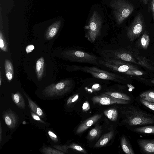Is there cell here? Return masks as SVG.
Returning a JSON list of instances; mask_svg holds the SVG:
<instances>
[{
    "label": "cell",
    "instance_id": "d6986e66",
    "mask_svg": "<svg viewBox=\"0 0 154 154\" xmlns=\"http://www.w3.org/2000/svg\"><path fill=\"white\" fill-rule=\"evenodd\" d=\"M121 146L123 151L126 154H134V153L126 137L123 136L121 139Z\"/></svg>",
    "mask_w": 154,
    "mask_h": 154
},
{
    "label": "cell",
    "instance_id": "7a4b0ae2",
    "mask_svg": "<svg viewBox=\"0 0 154 154\" xmlns=\"http://www.w3.org/2000/svg\"><path fill=\"white\" fill-rule=\"evenodd\" d=\"M117 23L120 25L133 12L134 8L125 0H113L110 3Z\"/></svg>",
    "mask_w": 154,
    "mask_h": 154
},
{
    "label": "cell",
    "instance_id": "44dd1931",
    "mask_svg": "<svg viewBox=\"0 0 154 154\" xmlns=\"http://www.w3.org/2000/svg\"><path fill=\"white\" fill-rule=\"evenodd\" d=\"M133 131L137 133L154 134V126H146L134 128Z\"/></svg>",
    "mask_w": 154,
    "mask_h": 154
},
{
    "label": "cell",
    "instance_id": "5bb4252c",
    "mask_svg": "<svg viewBox=\"0 0 154 154\" xmlns=\"http://www.w3.org/2000/svg\"><path fill=\"white\" fill-rule=\"evenodd\" d=\"M113 132L111 131L103 135L94 146V148L103 147L107 144L112 138Z\"/></svg>",
    "mask_w": 154,
    "mask_h": 154
},
{
    "label": "cell",
    "instance_id": "b9f144b4",
    "mask_svg": "<svg viewBox=\"0 0 154 154\" xmlns=\"http://www.w3.org/2000/svg\"><path fill=\"white\" fill-rule=\"evenodd\" d=\"M151 82L153 84H154V80H152L151 81Z\"/></svg>",
    "mask_w": 154,
    "mask_h": 154
},
{
    "label": "cell",
    "instance_id": "d4e9b609",
    "mask_svg": "<svg viewBox=\"0 0 154 154\" xmlns=\"http://www.w3.org/2000/svg\"><path fill=\"white\" fill-rule=\"evenodd\" d=\"M149 36L146 33H144L140 39V46L144 49H146L149 45Z\"/></svg>",
    "mask_w": 154,
    "mask_h": 154
},
{
    "label": "cell",
    "instance_id": "603a6c76",
    "mask_svg": "<svg viewBox=\"0 0 154 154\" xmlns=\"http://www.w3.org/2000/svg\"><path fill=\"white\" fill-rule=\"evenodd\" d=\"M104 94L109 95L114 98L119 99L130 100L131 98L127 95L117 92H107Z\"/></svg>",
    "mask_w": 154,
    "mask_h": 154
},
{
    "label": "cell",
    "instance_id": "836d02e7",
    "mask_svg": "<svg viewBox=\"0 0 154 154\" xmlns=\"http://www.w3.org/2000/svg\"><path fill=\"white\" fill-rule=\"evenodd\" d=\"M90 109V105L88 101H86L83 103L82 106V110L83 112L88 111Z\"/></svg>",
    "mask_w": 154,
    "mask_h": 154
},
{
    "label": "cell",
    "instance_id": "f1b7e54d",
    "mask_svg": "<svg viewBox=\"0 0 154 154\" xmlns=\"http://www.w3.org/2000/svg\"><path fill=\"white\" fill-rule=\"evenodd\" d=\"M140 101L143 105L152 110L154 111V102H149L141 98L140 99Z\"/></svg>",
    "mask_w": 154,
    "mask_h": 154
},
{
    "label": "cell",
    "instance_id": "30bf717a",
    "mask_svg": "<svg viewBox=\"0 0 154 154\" xmlns=\"http://www.w3.org/2000/svg\"><path fill=\"white\" fill-rule=\"evenodd\" d=\"M3 117L9 128L13 129L17 125L19 120L18 116L11 109H8L5 111L3 114Z\"/></svg>",
    "mask_w": 154,
    "mask_h": 154
},
{
    "label": "cell",
    "instance_id": "3957f363",
    "mask_svg": "<svg viewBox=\"0 0 154 154\" xmlns=\"http://www.w3.org/2000/svg\"><path fill=\"white\" fill-rule=\"evenodd\" d=\"M102 21L96 11H94L85 27V37L91 43H94L100 33Z\"/></svg>",
    "mask_w": 154,
    "mask_h": 154
},
{
    "label": "cell",
    "instance_id": "ba28073f",
    "mask_svg": "<svg viewBox=\"0 0 154 154\" xmlns=\"http://www.w3.org/2000/svg\"><path fill=\"white\" fill-rule=\"evenodd\" d=\"M102 54L106 58L118 60L125 62H135L130 54L122 50H105L103 51Z\"/></svg>",
    "mask_w": 154,
    "mask_h": 154
},
{
    "label": "cell",
    "instance_id": "9a60e30c",
    "mask_svg": "<svg viewBox=\"0 0 154 154\" xmlns=\"http://www.w3.org/2000/svg\"><path fill=\"white\" fill-rule=\"evenodd\" d=\"M45 60L43 57H40L36 62L35 71L37 78L40 80L43 76L45 65Z\"/></svg>",
    "mask_w": 154,
    "mask_h": 154
},
{
    "label": "cell",
    "instance_id": "ffe728a7",
    "mask_svg": "<svg viewBox=\"0 0 154 154\" xmlns=\"http://www.w3.org/2000/svg\"><path fill=\"white\" fill-rule=\"evenodd\" d=\"M105 115L110 121H116L117 119L118 113L117 110L114 108H110L103 112Z\"/></svg>",
    "mask_w": 154,
    "mask_h": 154
},
{
    "label": "cell",
    "instance_id": "e0dca14e",
    "mask_svg": "<svg viewBox=\"0 0 154 154\" xmlns=\"http://www.w3.org/2000/svg\"><path fill=\"white\" fill-rule=\"evenodd\" d=\"M5 68L7 78L9 81L11 80L14 76V71L13 65L9 60H5Z\"/></svg>",
    "mask_w": 154,
    "mask_h": 154
},
{
    "label": "cell",
    "instance_id": "7402d4cb",
    "mask_svg": "<svg viewBox=\"0 0 154 154\" xmlns=\"http://www.w3.org/2000/svg\"><path fill=\"white\" fill-rule=\"evenodd\" d=\"M100 126H97L92 129L89 132L87 138L89 140H93L97 138L101 133Z\"/></svg>",
    "mask_w": 154,
    "mask_h": 154
},
{
    "label": "cell",
    "instance_id": "6da1fadb",
    "mask_svg": "<svg viewBox=\"0 0 154 154\" xmlns=\"http://www.w3.org/2000/svg\"><path fill=\"white\" fill-rule=\"evenodd\" d=\"M124 122L131 126L154 124V115L131 106L124 111Z\"/></svg>",
    "mask_w": 154,
    "mask_h": 154
},
{
    "label": "cell",
    "instance_id": "4fadbf2b",
    "mask_svg": "<svg viewBox=\"0 0 154 154\" xmlns=\"http://www.w3.org/2000/svg\"><path fill=\"white\" fill-rule=\"evenodd\" d=\"M61 24L60 20L57 21L48 28L45 35L46 39L50 40L54 37L58 32Z\"/></svg>",
    "mask_w": 154,
    "mask_h": 154
},
{
    "label": "cell",
    "instance_id": "4dcf8cb0",
    "mask_svg": "<svg viewBox=\"0 0 154 154\" xmlns=\"http://www.w3.org/2000/svg\"><path fill=\"white\" fill-rule=\"evenodd\" d=\"M126 74L130 75L138 76L143 75V73L140 71L135 69L129 70L126 73Z\"/></svg>",
    "mask_w": 154,
    "mask_h": 154
},
{
    "label": "cell",
    "instance_id": "ab89813d",
    "mask_svg": "<svg viewBox=\"0 0 154 154\" xmlns=\"http://www.w3.org/2000/svg\"><path fill=\"white\" fill-rule=\"evenodd\" d=\"M143 3L146 5L147 4L148 1V0H142Z\"/></svg>",
    "mask_w": 154,
    "mask_h": 154
},
{
    "label": "cell",
    "instance_id": "277c9868",
    "mask_svg": "<svg viewBox=\"0 0 154 154\" xmlns=\"http://www.w3.org/2000/svg\"><path fill=\"white\" fill-rule=\"evenodd\" d=\"M72 67V71H82L91 74L93 77L97 79L116 82L119 81V79H121V77L119 75L95 67L75 65Z\"/></svg>",
    "mask_w": 154,
    "mask_h": 154
},
{
    "label": "cell",
    "instance_id": "4316f807",
    "mask_svg": "<svg viewBox=\"0 0 154 154\" xmlns=\"http://www.w3.org/2000/svg\"><path fill=\"white\" fill-rule=\"evenodd\" d=\"M0 48L4 51H8L7 45L1 31L0 32Z\"/></svg>",
    "mask_w": 154,
    "mask_h": 154
},
{
    "label": "cell",
    "instance_id": "ac0fdd59",
    "mask_svg": "<svg viewBox=\"0 0 154 154\" xmlns=\"http://www.w3.org/2000/svg\"><path fill=\"white\" fill-rule=\"evenodd\" d=\"M25 95L27 99L29 107L32 110L39 116L43 117L44 115L42 109L26 94H25Z\"/></svg>",
    "mask_w": 154,
    "mask_h": 154
},
{
    "label": "cell",
    "instance_id": "2e32d148",
    "mask_svg": "<svg viewBox=\"0 0 154 154\" xmlns=\"http://www.w3.org/2000/svg\"><path fill=\"white\" fill-rule=\"evenodd\" d=\"M11 96L13 100L17 106L22 109L25 108L24 100L20 92H17L15 94L12 93Z\"/></svg>",
    "mask_w": 154,
    "mask_h": 154
},
{
    "label": "cell",
    "instance_id": "7c38bea8",
    "mask_svg": "<svg viewBox=\"0 0 154 154\" xmlns=\"http://www.w3.org/2000/svg\"><path fill=\"white\" fill-rule=\"evenodd\" d=\"M137 143L140 149L147 154H154V139H139Z\"/></svg>",
    "mask_w": 154,
    "mask_h": 154
},
{
    "label": "cell",
    "instance_id": "52a82bcc",
    "mask_svg": "<svg viewBox=\"0 0 154 154\" xmlns=\"http://www.w3.org/2000/svg\"><path fill=\"white\" fill-rule=\"evenodd\" d=\"M144 29L143 17L141 14H138L127 29V35L129 40L134 41L140 35Z\"/></svg>",
    "mask_w": 154,
    "mask_h": 154
},
{
    "label": "cell",
    "instance_id": "74e56055",
    "mask_svg": "<svg viewBox=\"0 0 154 154\" xmlns=\"http://www.w3.org/2000/svg\"><path fill=\"white\" fill-rule=\"evenodd\" d=\"M150 8L154 20V0H151Z\"/></svg>",
    "mask_w": 154,
    "mask_h": 154
},
{
    "label": "cell",
    "instance_id": "d590c367",
    "mask_svg": "<svg viewBox=\"0 0 154 154\" xmlns=\"http://www.w3.org/2000/svg\"><path fill=\"white\" fill-rule=\"evenodd\" d=\"M35 47L33 45H30L27 46L26 48V53L28 54L31 52L34 49Z\"/></svg>",
    "mask_w": 154,
    "mask_h": 154
},
{
    "label": "cell",
    "instance_id": "8992f818",
    "mask_svg": "<svg viewBox=\"0 0 154 154\" xmlns=\"http://www.w3.org/2000/svg\"><path fill=\"white\" fill-rule=\"evenodd\" d=\"M63 54L67 59L72 62L98 64L96 56L81 51L70 49L63 51Z\"/></svg>",
    "mask_w": 154,
    "mask_h": 154
},
{
    "label": "cell",
    "instance_id": "484cf974",
    "mask_svg": "<svg viewBox=\"0 0 154 154\" xmlns=\"http://www.w3.org/2000/svg\"><path fill=\"white\" fill-rule=\"evenodd\" d=\"M45 154H63L64 152L49 147H44L41 151Z\"/></svg>",
    "mask_w": 154,
    "mask_h": 154
},
{
    "label": "cell",
    "instance_id": "f35d334b",
    "mask_svg": "<svg viewBox=\"0 0 154 154\" xmlns=\"http://www.w3.org/2000/svg\"><path fill=\"white\" fill-rule=\"evenodd\" d=\"M0 143H1L2 142V127H1V123L0 122Z\"/></svg>",
    "mask_w": 154,
    "mask_h": 154
},
{
    "label": "cell",
    "instance_id": "8fae6325",
    "mask_svg": "<svg viewBox=\"0 0 154 154\" xmlns=\"http://www.w3.org/2000/svg\"><path fill=\"white\" fill-rule=\"evenodd\" d=\"M102 116L101 114H97L87 119L78 127L76 133L79 134L85 131L100 119Z\"/></svg>",
    "mask_w": 154,
    "mask_h": 154
},
{
    "label": "cell",
    "instance_id": "cb8c5ba5",
    "mask_svg": "<svg viewBox=\"0 0 154 154\" xmlns=\"http://www.w3.org/2000/svg\"><path fill=\"white\" fill-rule=\"evenodd\" d=\"M140 98L146 101L154 102V91H148L144 92L140 95Z\"/></svg>",
    "mask_w": 154,
    "mask_h": 154
},
{
    "label": "cell",
    "instance_id": "d6a6232c",
    "mask_svg": "<svg viewBox=\"0 0 154 154\" xmlns=\"http://www.w3.org/2000/svg\"><path fill=\"white\" fill-rule=\"evenodd\" d=\"M48 134L50 138L54 142H57L58 141L57 136L52 131L49 130L48 132Z\"/></svg>",
    "mask_w": 154,
    "mask_h": 154
},
{
    "label": "cell",
    "instance_id": "8d00e7d4",
    "mask_svg": "<svg viewBox=\"0 0 154 154\" xmlns=\"http://www.w3.org/2000/svg\"><path fill=\"white\" fill-rule=\"evenodd\" d=\"M101 88L100 85L99 84H95L92 87L93 91H100Z\"/></svg>",
    "mask_w": 154,
    "mask_h": 154
},
{
    "label": "cell",
    "instance_id": "9c48e42d",
    "mask_svg": "<svg viewBox=\"0 0 154 154\" xmlns=\"http://www.w3.org/2000/svg\"><path fill=\"white\" fill-rule=\"evenodd\" d=\"M92 100L94 104L105 105L114 104H127L129 103L128 100L116 98L104 93L93 97Z\"/></svg>",
    "mask_w": 154,
    "mask_h": 154
},
{
    "label": "cell",
    "instance_id": "f546056e",
    "mask_svg": "<svg viewBox=\"0 0 154 154\" xmlns=\"http://www.w3.org/2000/svg\"><path fill=\"white\" fill-rule=\"evenodd\" d=\"M79 97V95L78 94H75L71 96L68 99L67 101V105L69 106L73 103L78 100Z\"/></svg>",
    "mask_w": 154,
    "mask_h": 154
},
{
    "label": "cell",
    "instance_id": "83f0119b",
    "mask_svg": "<svg viewBox=\"0 0 154 154\" xmlns=\"http://www.w3.org/2000/svg\"><path fill=\"white\" fill-rule=\"evenodd\" d=\"M68 148H70L76 151H79L84 153H87L86 150L81 146L75 143H72L68 146Z\"/></svg>",
    "mask_w": 154,
    "mask_h": 154
},
{
    "label": "cell",
    "instance_id": "5b68a950",
    "mask_svg": "<svg viewBox=\"0 0 154 154\" xmlns=\"http://www.w3.org/2000/svg\"><path fill=\"white\" fill-rule=\"evenodd\" d=\"M73 85L72 80L66 79L47 86L44 89L43 92L46 97L60 96L68 92Z\"/></svg>",
    "mask_w": 154,
    "mask_h": 154
},
{
    "label": "cell",
    "instance_id": "60d3db41",
    "mask_svg": "<svg viewBox=\"0 0 154 154\" xmlns=\"http://www.w3.org/2000/svg\"><path fill=\"white\" fill-rule=\"evenodd\" d=\"M1 79H2V78H1V72H0V85H1Z\"/></svg>",
    "mask_w": 154,
    "mask_h": 154
},
{
    "label": "cell",
    "instance_id": "e575fe53",
    "mask_svg": "<svg viewBox=\"0 0 154 154\" xmlns=\"http://www.w3.org/2000/svg\"><path fill=\"white\" fill-rule=\"evenodd\" d=\"M31 114L32 117L34 119L39 121L42 123H45L38 116H39L37 114L33 112H31Z\"/></svg>",
    "mask_w": 154,
    "mask_h": 154
},
{
    "label": "cell",
    "instance_id": "1f68e13d",
    "mask_svg": "<svg viewBox=\"0 0 154 154\" xmlns=\"http://www.w3.org/2000/svg\"><path fill=\"white\" fill-rule=\"evenodd\" d=\"M54 147L56 149L66 153H67L68 152V149L69 148L68 146L55 145L54 146Z\"/></svg>",
    "mask_w": 154,
    "mask_h": 154
}]
</instances>
